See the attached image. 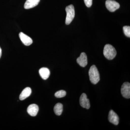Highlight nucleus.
<instances>
[{"mask_svg": "<svg viewBox=\"0 0 130 130\" xmlns=\"http://www.w3.org/2000/svg\"><path fill=\"white\" fill-rule=\"evenodd\" d=\"M19 36L23 43L26 46H29L32 44V40L31 38L23 32H20Z\"/></svg>", "mask_w": 130, "mask_h": 130, "instance_id": "obj_8", "label": "nucleus"}, {"mask_svg": "<svg viewBox=\"0 0 130 130\" xmlns=\"http://www.w3.org/2000/svg\"><path fill=\"white\" fill-rule=\"evenodd\" d=\"M40 2V0H26L25 3L24 8L29 9L35 7L39 4Z\"/></svg>", "mask_w": 130, "mask_h": 130, "instance_id": "obj_11", "label": "nucleus"}, {"mask_svg": "<svg viewBox=\"0 0 130 130\" xmlns=\"http://www.w3.org/2000/svg\"><path fill=\"white\" fill-rule=\"evenodd\" d=\"M2 56V49L1 48V47H0V58Z\"/></svg>", "mask_w": 130, "mask_h": 130, "instance_id": "obj_18", "label": "nucleus"}, {"mask_svg": "<svg viewBox=\"0 0 130 130\" xmlns=\"http://www.w3.org/2000/svg\"><path fill=\"white\" fill-rule=\"evenodd\" d=\"M106 6L108 10L111 12L115 11L119 8V4L113 0H107L106 2Z\"/></svg>", "mask_w": 130, "mask_h": 130, "instance_id": "obj_4", "label": "nucleus"}, {"mask_svg": "<svg viewBox=\"0 0 130 130\" xmlns=\"http://www.w3.org/2000/svg\"><path fill=\"white\" fill-rule=\"evenodd\" d=\"M121 93L123 97L126 99L130 98V84L125 82L123 84L121 87Z\"/></svg>", "mask_w": 130, "mask_h": 130, "instance_id": "obj_5", "label": "nucleus"}, {"mask_svg": "<svg viewBox=\"0 0 130 130\" xmlns=\"http://www.w3.org/2000/svg\"><path fill=\"white\" fill-rule=\"evenodd\" d=\"M79 103L84 108L89 109L90 106L89 100L87 98V96L85 93H83L79 98Z\"/></svg>", "mask_w": 130, "mask_h": 130, "instance_id": "obj_6", "label": "nucleus"}, {"mask_svg": "<svg viewBox=\"0 0 130 130\" xmlns=\"http://www.w3.org/2000/svg\"><path fill=\"white\" fill-rule=\"evenodd\" d=\"M124 33L126 36L128 37H130V26H124L123 28Z\"/></svg>", "mask_w": 130, "mask_h": 130, "instance_id": "obj_16", "label": "nucleus"}, {"mask_svg": "<svg viewBox=\"0 0 130 130\" xmlns=\"http://www.w3.org/2000/svg\"><path fill=\"white\" fill-rule=\"evenodd\" d=\"M90 80L94 84H96L100 80V75L97 68L95 65L91 67L89 70Z\"/></svg>", "mask_w": 130, "mask_h": 130, "instance_id": "obj_1", "label": "nucleus"}, {"mask_svg": "<svg viewBox=\"0 0 130 130\" xmlns=\"http://www.w3.org/2000/svg\"><path fill=\"white\" fill-rule=\"evenodd\" d=\"M39 111V107L36 104H33L29 105L27 108V112L31 116H35L37 115Z\"/></svg>", "mask_w": 130, "mask_h": 130, "instance_id": "obj_10", "label": "nucleus"}, {"mask_svg": "<svg viewBox=\"0 0 130 130\" xmlns=\"http://www.w3.org/2000/svg\"><path fill=\"white\" fill-rule=\"evenodd\" d=\"M77 62L82 67L86 66L88 64V59L86 54L85 53H81L79 57L77 59Z\"/></svg>", "mask_w": 130, "mask_h": 130, "instance_id": "obj_9", "label": "nucleus"}, {"mask_svg": "<svg viewBox=\"0 0 130 130\" xmlns=\"http://www.w3.org/2000/svg\"><path fill=\"white\" fill-rule=\"evenodd\" d=\"M66 11L67 12L66 24L69 25L71 23L75 16V11L73 5H71L68 6L66 8Z\"/></svg>", "mask_w": 130, "mask_h": 130, "instance_id": "obj_3", "label": "nucleus"}, {"mask_svg": "<svg viewBox=\"0 0 130 130\" xmlns=\"http://www.w3.org/2000/svg\"><path fill=\"white\" fill-rule=\"evenodd\" d=\"M66 95V92L64 90H60L57 91L55 94V97L58 98H61L64 97Z\"/></svg>", "mask_w": 130, "mask_h": 130, "instance_id": "obj_15", "label": "nucleus"}, {"mask_svg": "<svg viewBox=\"0 0 130 130\" xmlns=\"http://www.w3.org/2000/svg\"><path fill=\"white\" fill-rule=\"evenodd\" d=\"M39 73L43 79L46 80L48 78L50 75V71L47 68H42L39 70Z\"/></svg>", "mask_w": 130, "mask_h": 130, "instance_id": "obj_12", "label": "nucleus"}, {"mask_svg": "<svg viewBox=\"0 0 130 130\" xmlns=\"http://www.w3.org/2000/svg\"><path fill=\"white\" fill-rule=\"evenodd\" d=\"M84 1L87 7H90L92 6L93 0H84Z\"/></svg>", "mask_w": 130, "mask_h": 130, "instance_id": "obj_17", "label": "nucleus"}, {"mask_svg": "<svg viewBox=\"0 0 130 130\" xmlns=\"http://www.w3.org/2000/svg\"><path fill=\"white\" fill-rule=\"evenodd\" d=\"M108 120L110 123L115 125H118L119 122V118L118 115L112 110H110L108 114Z\"/></svg>", "mask_w": 130, "mask_h": 130, "instance_id": "obj_7", "label": "nucleus"}, {"mask_svg": "<svg viewBox=\"0 0 130 130\" xmlns=\"http://www.w3.org/2000/svg\"><path fill=\"white\" fill-rule=\"evenodd\" d=\"M31 93V90L30 88L27 87L24 89L19 96L20 100L23 101L25 100L30 95Z\"/></svg>", "mask_w": 130, "mask_h": 130, "instance_id": "obj_13", "label": "nucleus"}, {"mask_svg": "<svg viewBox=\"0 0 130 130\" xmlns=\"http://www.w3.org/2000/svg\"><path fill=\"white\" fill-rule=\"evenodd\" d=\"M116 49L111 44L105 45L103 50V54L107 59L111 60L115 58L116 55Z\"/></svg>", "mask_w": 130, "mask_h": 130, "instance_id": "obj_2", "label": "nucleus"}, {"mask_svg": "<svg viewBox=\"0 0 130 130\" xmlns=\"http://www.w3.org/2000/svg\"><path fill=\"white\" fill-rule=\"evenodd\" d=\"M54 111L56 115L60 116L63 111V105L61 103H57L54 107Z\"/></svg>", "mask_w": 130, "mask_h": 130, "instance_id": "obj_14", "label": "nucleus"}]
</instances>
